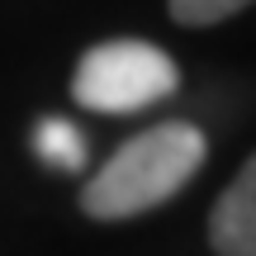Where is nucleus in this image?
<instances>
[{
  "label": "nucleus",
  "mask_w": 256,
  "mask_h": 256,
  "mask_svg": "<svg viewBox=\"0 0 256 256\" xmlns=\"http://www.w3.org/2000/svg\"><path fill=\"white\" fill-rule=\"evenodd\" d=\"M252 0H171V19L185 28H204V24H223V19L242 14Z\"/></svg>",
  "instance_id": "nucleus-5"
},
{
  "label": "nucleus",
  "mask_w": 256,
  "mask_h": 256,
  "mask_svg": "<svg viewBox=\"0 0 256 256\" xmlns=\"http://www.w3.org/2000/svg\"><path fill=\"white\" fill-rule=\"evenodd\" d=\"M180 72L156 43L142 38H114L100 43L76 62L72 95L81 110L90 114H138L162 104L166 95H176Z\"/></svg>",
  "instance_id": "nucleus-2"
},
{
  "label": "nucleus",
  "mask_w": 256,
  "mask_h": 256,
  "mask_svg": "<svg viewBox=\"0 0 256 256\" xmlns=\"http://www.w3.org/2000/svg\"><path fill=\"white\" fill-rule=\"evenodd\" d=\"M204 152H209V142L194 124L176 119L142 128L86 180L81 209L100 223L138 218V214L166 204L171 194H180V185L204 166Z\"/></svg>",
  "instance_id": "nucleus-1"
},
{
  "label": "nucleus",
  "mask_w": 256,
  "mask_h": 256,
  "mask_svg": "<svg viewBox=\"0 0 256 256\" xmlns=\"http://www.w3.org/2000/svg\"><path fill=\"white\" fill-rule=\"evenodd\" d=\"M209 242L218 256H256V156L218 194L209 214Z\"/></svg>",
  "instance_id": "nucleus-3"
},
{
  "label": "nucleus",
  "mask_w": 256,
  "mask_h": 256,
  "mask_svg": "<svg viewBox=\"0 0 256 256\" xmlns=\"http://www.w3.org/2000/svg\"><path fill=\"white\" fill-rule=\"evenodd\" d=\"M34 152L57 171H81L86 166V138L66 119H43L34 128Z\"/></svg>",
  "instance_id": "nucleus-4"
}]
</instances>
